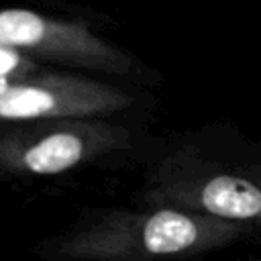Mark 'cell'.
I'll return each instance as SVG.
<instances>
[{
	"instance_id": "5",
	"label": "cell",
	"mask_w": 261,
	"mask_h": 261,
	"mask_svg": "<svg viewBox=\"0 0 261 261\" xmlns=\"http://www.w3.org/2000/svg\"><path fill=\"white\" fill-rule=\"evenodd\" d=\"M133 104L122 88L71 73L39 71L0 84V124L55 118H104Z\"/></svg>"
},
{
	"instance_id": "4",
	"label": "cell",
	"mask_w": 261,
	"mask_h": 261,
	"mask_svg": "<svg viewBox=\"0 0 261 261\" xmlns=\"http://www.w3.org/2000/svg\"><path fill=\"white\" fill-rule=\"evenodd\" d=\"M0 49L37 63H57L110 75H130L133 57L82 22L27 8H0Z\"/></svg>"
},
{
	"instance_id": "2",
	"label": "cell",
	"mask_w": 261,
	"mask_h": 261,
	"mask_svg": "<svg viewBox=\"0 0 261 261\" xmlns=\"http://www.w3.org/2000/svg\"><path fill=\"white\" fill-rule=\"evenodd\" d=\"M143 200L147 206L261 224V143H179L149 169Z\"/></svg>"
},
{
	"instance_id": "7",
	"label": "cell",
	"mask_w": 261,
	"mask_h": 261,
	"mask_svg": "<svg viewBox=\"0 0 261 261\" xmlns=\"http://www.w3.org/2000/svg\"><path fill=\"white\" fill-rule=\"evenodd\" d=\"M257 261H261V259H257Z\"/></svg>"
},
{
	"instance_id": "1",
	"label": "cell",
	"mask_w": 261,
	"mask_h": 261,
	"mask_svg": "<svg viewBox=\"0 0 261 261\" xmlns=\"http://www.w3.org/2000/svg\"><path fill=\"white\" fill-rule=\"evenodd\" d=\"M251 230V224L165 206L114 208L41 243L37 255L45 261H163L220 249Z\"/></svg>"
},
{
	"instance_id": "6",
	"label": "cell",
	"mask_w": 261,
	"mask_h": 261,
	"mask_svg": "<svg viewBox=\"0 0 261 261\" xmlns=\"http://www.w3.org/2000/svg\"><path fill=\"white\" fill-rule=\"evenodd\" d=\"M39 71H43V65L37 63L35 59H29L14 51L0 49V84L16 77H27Z\"/></svg>"
},
{
	"instance_id": "3",
	"label": "cell",
	"mask_w": 261,
	"mask_h": 261,
	"mask_svg": "<svg viewBox=\"0 0 261 261\" xmlns=\"http://www.w3.org/2000/svg\"><path fill=\"white\" fill-rule=\"evenodd\" d=\"M128 128L104 118H55L0 124V171L49 177L128 149Z\"/></svg>"
}]
</instances>
